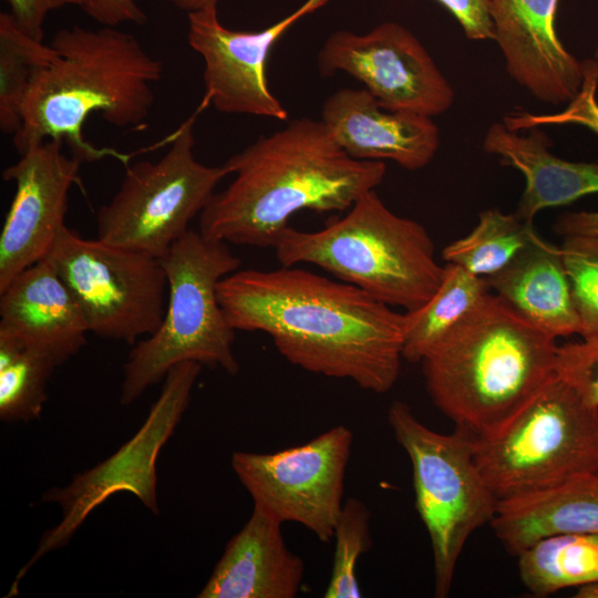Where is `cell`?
<instances>
[{
	"instance_id": "6da1fadb",
	"label": "cell",
	"mask_w": 598,
	"mask_h": 598,
	"mask_svg": "<svg viewBox=\"0 0 598 598\" xmlns=\"http://www.w3.org/2000/svg\"><path fill=\"white\" fill-rule=\"evenodd\" d=\"M217 298L235 331L268 334L306 371L375 393L398 381L406 315L355 286L282 266L236 270L218 282Z\"/></svg>"
},
{
	"instance_id": "7a4b0ae2",
	"label": "cell",
	"mask_w": 598,
	"mask_h": 598,
	"mask_svg": "<svg viewBox=\"0 0 598 598\" xmlns=\"http://www.w3.org/2000/svg\"><path fill=\"white\" fill-rule=\"evenodd\" d=\"M223 166L235 178L202 210L198 231L260 248H274L298 212L349 209L386 172L383 162L350 157L321 118L311 117L260 136Z\"/></svg>"
},
{
	"instance_id": "3957f363",
	"label": "cell",
	"mask_w": 598,
	"mask_h": 598,
	"mask_svg": "<svg viewBox=\"0 0 598 598\" xmlns=\"http://www.w3.org/2000/svg\"><path fill=\"white\" fill-rule=\"evenodd\" d=\"M56 59L32 80L13 144L21 155L47 140H63L81 163L110 153L89 143L83 125L92 113L118 127L140 126L154 104L163 64L131 33L104 25L59 30Z\"/></svg>"
},
{
	"instance_id": "277c9868",
	"label": "cell",
	"mask_w": 598,
	"mask_h": 598,
	"mask_svg": "<svg viewBox=\"0 0 598 598\" xmlns=\"http://www.w3.org/2000/svg\"><path fill=\"white\" fill-rule=\"evenodd\" d=\"M557 348L489 292L422 359L426 390L457 430L486 436L555 375Z\"/></svg>"
},
{
	"instance_id": "5b68a950",
	"label": "cell",
	"mask_w": 598,
	"mask_h": 598,
	"mask_svg": "<svg viewBox=\"0 0 598 598\" xmlns=\"http://www.w3.org/2000/svg\"><path fill=\"white\" fill-rule=\"evenodd\" d=\"M274 249L282 266L315 265L405 312L425 305L444 274L425 227L390 210L375 189L319 230L288 226Z\"/></svg>"
},
{
	"instance_id": "8992f818",
	"label": "cell",
	"mask_w": 598,
	"mask_h": 598,
	"mask_svg": "<svg viewBox=\"0 0 598 598\" xmlns=\"http://www.w3.org/2000/svg\"><path fill=\"white\" fill-rule=\"evenodd\" d=\"M168 296L161 326L131 350L124 364L120 402L128 405L177 363L195 361L236 374L235 330L217 298L218 282L240 266L227 243L189 229L159 259Z\"/></svg>"
},
{
	"instance_id": "52a82bcc",
	"label": "cell",
	"mask_w": 598,
	"mask_h": 598,
	"mask_svg": "<svg viewBox=\"0 0 598 598\" xmlns=\"http://www.w3.org/2000/svg\"><path fill=\"white\" fill-rule=\"evenodd\" d=\"M474 457L499 501L598 474V409L556 374L504 425L473 437Z\"/></svg>"
},
{
	"instance_id": "ba28073f",
	"label": "cell",
	"mask_w": 598,
	"mask_h": 598,
	"mask_svg": "<svg viewBox=\"0 0 598 598\" xmlns=\"http://www.w3.org/2000/svg\"><path fill=\"white\" fill-rule=\"evenodd\" d=\"M388 422L412 464L415 507L433 553L434 596L444 598L465 543L492 522L498 499L475 462L471 435L435 432L402 401L390 405Z\"/></svg>"
},
{
	"instance_id": "9c48e42d",
	"label": "cell",
	"mask_w": 598,
	"mask_h": 598,
	"mask_svg": "<svg viewBox=\"0 0 598 598\" xmlns=\"http://www.w3.org/2000/svg\"><path fill=\"white\" fill-rule=\"evenodd\" d=\"M194 148L192 117L175 132L158 161L136 162L126 169L120 189L97 212V238L163 258L228 175L223 165L197 161Z\"/></svg>"
},
{
	"instance_id": "30bf717a",
	"label": "cell",
	"mask_w": 598,
	"mask_h": 598,
	"mask_svg": "<svg viewBox=\"0 0 598 598\" xmlns=\"http://www.w3.org/2000/svg\"><path fill=\"white\" fill-rule=\"evenodd\" d=\"M47 258L78 301L89 330L135 343L161 326L168 280L158 258L64 227Z\"/></svg>"
},
{
	"instance_id": "8fae6325",
	"label": "cell",
	"mask_w": 598,
	"mask_h": 598,
	"mask_svg": "<svg viewBox=\"0 0 598 598\" xmlns=\"http://www.w3.org/2000/svg\"><path fill=\"white\" fill-rule=\"evenodd\" d=\"M200 370L202 364L195 361L175 364L164 378L162 391L145 422L125 444L94 467L78 474L66 486L51 488L43 495V501L61 507V520L43 534L34 554L18 573L9 596L17 592L19 581L40 558L65 546L91 512L111 495L130 492L158 514L157 456L179 423Z\"/></svg>"
},
{
	"instance_id": "7c38bea8",
	"label": "cell",
	"mask_w": 598,
	"mask_h": 598,
	"mask_svg": "<svg viewBox=\"0 0 598 598\" xmlns=\"http://www.w3.org/2000/svg\"><path fill=\"white\" fill-rule=\"evenodd\" d=\"M353 434L337 425L311 441L272 453L234 452L231 467L254 507L293 522L329 543L343 508Z\"/></svg>"
},
{
	"instance_id": "4fadbf2b",
	"label": "cell",
	"mask_w": 598,
	"mask_h": 598,
	"mask_svg": "<svg viewBox=\"0 0 598 598\" xmlns=\"http://www.w3.org/2000/svg\"><path fill=\"white\" fill-rule=\"evenodd\" d=\"M318 66L323 76H353L389 110L433 117L454 102V90L430 53L398 22H382L363 34L332 32L318 53Z\"/></svg>"
},
{
	"instance_id": "5bb4252c",
	"label": "cell",
	"mask_w": 598,
	"mask_h": 598,
	"mask_svg": "<svg viewBox=\"0 0 598 598\" xmlns=\"http://www.w3.org/2000/svg\"><path fill=\"white\" fill-rule=\"evenodd\" d=\"M328 1L306 0L276 23L252 32L224 27L217 7L189 12L187 39L205 63L206 101L223 113L287 120L288 111L269 89L267 60L290 28Z\"/></svg>"
},
{
	"instance_id": "9a60e30c",
	"label": "cell",
	"mask_w": 598,
	"mask_h": 598,
	"mask_svg": "<svg viewBox=\"0 0 598 598\" xmlns=\"http://www.w3.org/2000/svg\"><path fill=\"white\" fill-rule=\"evenodd\" d=\"M63 140H47L8 166L2 176L16 193L0 234V291L45 258L65 227L69 193L81 162L63 152Z\"/></svg>"
},
{
	"instance_id": "2e32d148",
	"label": "cell",
	"mask_w": 598,
	"mask_h": 598,
	"mask_svg": "<svg viewBox=\"0 0 598 598\" xmlns=\"http://www.w3.org/2000/svg\"><path fill=\"white\" fill-rule=\"evenodd\" d=\"M558 0H489L497 42L509 75L537 100L571 101L582 82V64L560 42Z\"/></svg>"
},
{
	"instance_id": "e0dca14e",
	"label": "cell",
	"mask_w": 598,
	"mask_h": 598,
	"mask_svg": "<svg viewBox=\"0 0 598 598\" xmlns=\"http://www.w3.org/2000/svg\"><path fill=\"white\" fill-rule=\"evenodd\" d=\"M321 121L341 148L359 161L390 159L416 171L434 158L440 132L432 117L389 110L365 89H340L323 103Z\"/></svg>"
},
{
	"instance_id": "ac0fdd59",
	"label": "cell",
	"mask_w": 598,
	"mask_h": 598,
	"mask_svg": "<svg viewBox=\"0 0 598 598\" xmlns=\"http://www.w3.org/2000/svg\"><path fill=\"white\" fill-rule=\"evenodd\" d=\"M86 319L45 257L0 291V334L35 350L58 367L86 343Z\"/></svg>"
},
{
	"instance_id": "d6986e66",
	"label": "cell",
	"mask_w": 598,
	"mask_h": 598,
	"mask_svg": "<svg viewBox=\"0 0 598 598\" xmlns=\"http://www.w3.org/2000/svg\"><path fill=\"white\" fill-rule=\"evenodd\" d=\"M281 523L254 507L227 543L199 598H293L305 566L286 545Z\"/></svg>"
},
{
	"instance_id": "ffe728a7",
	"label": "cell",
	"mask_w": 598,
	"mask_h": 598,
	"mask_svg": "<svg viewBox=\"0 0 598 598\" xmlns=\"http://www.w3.org/2000/svg\"><path fill=\"white\" fill-rule=\"evenodd\" d=\"M551 142L540 127L525 135L503 122L493 123L483 138V150L525 177V189L516 214L526 221L545 208L568 205L598 194V163L570 162L550 152Z\"/></svg>"
},
{
	"instance_id": "44dd1931",
	"label": "cell",
	"mask_w": 598,
	"mask_h": 598,
	"mask_svg": "<svg viewBox=\"0 0 598 598\" xmlns=\"http://www.w3.org/2000/svg\"><path fill=\"white\" fill-rule=\"evenodd\" d=\"M485 279L491 291L555 339L580 334L560 246L536 233L504 269Z\"/></svg>"
},
{
	"instance_id": "7402d4cb",
	"label": "cell",
	"mask_w": 598,
	"mask_h": 598,
	"mask_svg": "<svg viewBox=\"0 0 598 598\" xmlns=\"http://www.w3.org/2000/svg\"><path fill=\"white\" fill-rule=\"evenodd\" d=\"M491 525L496 537L514 555L547 536L598 534V474L499 501Z\"/></svg>"
},
{
	"instance_id": "603a6c76",
	"label": "cell",
	"mask_w": 598,
	"mask_h": 598,
	"mask_svg": "<svg viewBox=\"0 0 598 598\" xmlns=\"http://www.w3.org/2000/svg\"><path fill=\"white\" fill-rule=\"evenodd\" d=\"M489 292L485 278L446 262L432 298L417 310L405 312L403 360L421 362Z\"/></svg>"
},
{
	"instance_id": "cb8c5ba5",
	"label": "cell",
	"mask_w": 598,
	"mask_h": 598,
	"mask_svg": "<svg viewBox=\"0 0 598 598\" xmlns=\"http://www.w3.org/2000/svg\"><path fill=\"white\" fill-rule=\"evenodd\" d=\"M517 556L520 580L536 597L598 582V534L547 536Z\"/></svg>"
},
{
	"instance_id": "d4e9b609",
	"label": "cell",
	"mask_w": 598,
	"mask_h": 598,
	"mask_svg": "<svg viewBox=\"0 0 598 598\" xmlns=\"http://www.w3.org/2000/svg\"><path fill=\"white\" fill-rule=\"evenodd\" d=\"M536 233L533 223L516 213L487 208L480 213L477 224L467 235L443 249L442 257L445 262L487 278L504 269Z\"/></svg>"
},
{
	"instance_id": "484cf974",
	"label": "cell",
	"mask_w": 598,
	"mask_h": 598,
	"mask_svg": "<svg viewBox=\"0 0 598 598\" xmlns=\"http://www.w3.org/2000/svg\"><path fill=\"white\" fill-rule=\"evenodd\" d=\"M58 56L24 31L8 12L0 13V130L16 134L21 126L22 107L35 74Z\"/></svg>"
},
{
	"instance_id": "4316f807",
	"label": "cell",
	"mask_w": 598,
	"mask_h": 598,
	"mask_svg": "<svg viewBox=\"0 0 598 598\" xmlns=\"http://www.w3.org/2000/svg\"><path fill=\"white\" fill-rule=\"evenodd\" d=\"M56 365L47 355L0 334V419L31 421L41 415L47 384Z\"/></svg>"
},
{
	"instance_id": "83f0119b",
	"label": "cell",
	"mask_w": 598,
	"mask_h": 598,
	"mask_svg": "<svg viewBox=\"0 0 598 598\" xmlns=\"http://www.w3.org/2000/svg\"><path fill=\"white\" fill-rule=\"evenodd\" d=\"M371 514L367 505L348 498L334 529L332 569L324 598H361L357 566L362 554L371 548Z\"/></svg>"
},
{
	"instance_id": "f1b7e54d",
	"label": "cell",
	"mask_w": 598,
	"mask_h": 598,
	"mask_svg": "<svg viewBox=\"0 0 598 598\" xmlns=\"http://www.w3.org/2000/svg\"><path fill=\"white\" fill-rule=\"evenodd\" d=\"M560 248L580 336H598V235L565 236Z\"/></svg>"
},
{
	"instance_id": "f546056e",
	"label": "cell",
	"mask_w": 598,
	"mask_h": 598,
	"mask_svg": "<svg viewBox=\"0 0 598 598\" xmlns=\"http://www.w3.org/2000/svg\"><path fill=\"white\" fill-rule=\"evenodd\" d=\"M582 64V82L578 93L568 106L553 114H532L513 111L503 117V123L512 131L529 130L546 125L576 124L598 134V60L587 59Z\"/></svg>"
},
{
	"instance_id": "4dcf8cb0",
	"label": "cell",
	"mask_w": 598,
	"mask_h": 598,
	"mask_svg": "<svg viewBox=\"0 0 598 598\" xmlns=\"http://www.w3.org/2000/svg\"><path fill=\"white\" fill-rule=\"evenodd\" d=\"M555 374L598 409V336L558 346Z\"/></svg>"
},
{
	"instance_id": "1f68e13d",
	"label": "cell",
	"mask_w": 598,
	"mask_h": 598,
	"mask_svg": "<svg viewBox=\"0 0 598 598\" xmlns=\"http://www.w3.org/2000/svg\"><path fill=\"white\" fill-rule=\"evenodd\" d=\"M444 6L461 24L467 39L473 41L494 40V24L489 0H436Z\"/></svg>"
},
{
	"instance_id": "d6a6232c",
	"label": "cell",
	"mask_w": 598,
	"mask_h": 598,
	"mask_svg": "<svg viewBox=\"0 0 598 598\" xmlns=\"http://www.w3.org/2000/svg\"><path fill=\"white\" fill-rule=\"evenodd\" d=\"M19 28L32 38L42 41L47 14L64 6H79L80 0H7Z\"/></svg>"
},
{
	"instance_id": "836d02e7",
	"label": "cell",
	"mask_w": 598,
	"mask_h": 598,
	"mask_svg": "<svg viewBox=\"0 0 598 598\" xmlns=\"http://www.w3.org/2000/svg\"><path fill=\"white\" fill-rule=\"evenodd\" d=\"M80 7L92 19L107 27L127 22L144 24L147 20L135 0H80Z\"/></svg>"
},
{
	"instance_id": "e575fe53",
	"label": "cell",
	"mask_w": 598,
	"mask_h": 598,
	"mask_svg": "<svg viewBox=\"0 0 598 598\" xmlns=\"http://www.w3.org/2000/svg\"><path fill=\"white\" fill-rule=\"evenodd\" d=\"M554 230L561 237L598 235V210L566 213L557 219Z\"/></svg>"
},
{
	"instance_id": "d590c367",
	"label": "cell",
	"mask_w": 598,
	"mask_h": 598,
	"mask_svg": "<svg viewBox=\"0 0 598 598\" xmlns=\"http://www.w3.org/2000/svg\"><path fill=\"white\" fill-rule=\"evenodd\" d=\"M188 13L217 7L218 0H165Z\"/></svg>"
},
{
	"instance_id": "8d00e7d4",
	"label": "cell",
	"mask_w": 598,
	"mask_h": 598,
	"mask_svg": "<svg viewBox=\"0 0 598 598\" xmlns=\"http://www.w3.org/2000/svg\"><path fill=\"white\" fill-rule=\"evenodd\" d=\"M576 598H598V582L579 587Z\"/></svg>"
},
{
	"instance_id": "74e56055",
	"label": "cell",
	"mask_w": 598,
	"mask_h": 598,
	"mask_svg": "<svg viewBox=\"0 0 598 598\" xmlns=\"http://www.w3.org/2000/svg\"><path fill=\"white\" fill-rule=\"evenodd\" d=\"M595 58L598 60V43H597V48H596Z\"/></svg>"
}]
</instances>
